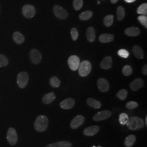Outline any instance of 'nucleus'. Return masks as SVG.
I'll return each mask as SVG.
<instances>
[{
  "label": "nucleus",
  "mask_w": 147,
  "mask_h": 147,
  "mask_svg": "<svg viewBox=\"0 0 147 147\" xmlns=\"http://www.w3.org/2000/svg\"><path fill=\"white\" fill-rule=\"evenodd\" d=\"M125 16V9L122 6H119L117 8V20L118 21H121L123 20Z\"/></svg>",
  "instance_id": "obj_27"
},
{
  "label": "nucleus",
  "mask_w": 147,
  "mask_h": 147,
  "mask_svg": "<svg viewBox=\"0 0 147 147\" xmlns=\"http://www.w3.org/2000/svg\"><path fill=\"white\" fill-rule=\"evenodd\" d=\"M118 55L121 58H128L129 56V53L125 49H120L118 51Z\"/></svg>",
  "instance_id": "obj_37"
},
{
  "label": "nucleus",
  "mask_w": 147,
  "mask_h": 147,
  "mask_svg": "<svg viewBox=\"0 0 147 147\" xmlns=\"http://www.w3.org/2000/svg\"><path fill=\"white\" fill-rule=\"evenodd\" d=\"M79 75L82 77H86L89 75L92 70V65L88 61H84L80 64Z\"/></svg>",
  "instance_id": "obj_3"
},
{
  "label": "nucleus",
  "mask_w": 147,
  "mask_h": 147,
  "mask_svg": "<svg viewBox=\"0 0 147 147\" xmlns=\"http://www.w3.org/2000/svg\"><path fill=\"white\" fill-rule=\"evenodd\" d=\"M127 96V92L126 89H121L117 94V96L121 100H124L126 99Z\"/></svg>",
  "instance_id": "obj_31"
},
{
  "label": "nucleus",
  "mask_w": 147,
  "mask_h": 147,
  "mask_svg": "<svg viewBox=\"0 0 147 147\" xmlns=\"http://www.w3.org/2000/svg\"><path fill=\"white\" fill-rule=\"evenodd\" d=\"M136 136L134 135H130L127 136L125 140L124 144L126 147H131L134 145L135 142L136 141Z\"/></svg>",
  "instance_id": "obj_25"
},
{
  "label": "nucleus",
  "mask_w": 147,
  "mask_h": 147,
  "mask_svg": "<svg viewBox=\"0 0 147 147\" xmlns=\"http://www.w3.org/2000/svg\"><path fill=\"white\" fill-rule=\"evenodd\" d=\"M144 81L142 79L137 78L134 80L130 84V87L134 91H137L142 88L144 86Z\"/></svg>",
  "instance_id": "obj_14"
},
{
  "label": "nucleus",
  "mask_w": 147,
  "mask_h": 147,
  "mask_svg": "<svg viewBox=\"0 0 147 147\" xmlns=\"http://www.w3.org/2000/svg\"><path fill=\"white\" fill-rule=\"evenodd\" d=\"M127 3H132L134 2L135 1H136V0H124Z\"/></svg>",
  "instance_id": "obj_41"
},
{
  "label": "nucleus",
  "mask_w": 147,
  "mask_h": 147,
  "mask_svg": "<svg viewBox=\"0 0 147 147\" xmlns=\"http://www.w3.org/2000/svg\"><path fill=\"white\" fill-rule=\"evenodd\" d=\"M140 29L136 27H130L125 30V33L129 37H136L140 34Z\"/></svg>",
  "instance_id": "obj_17"
},
{
  "label": "nucleus",
  "mask_w": 147,
  "mask_h": 147,
  "mask_svg": "<svg viewBox=\"0 0 147 147\" xmlns=\"http://www.w3.org/2000/svg\"><path fill=\"white\" fill-rule=\"evenodd\" d=\"M129 119V117L125 113H122L119 115V121L121 125H125Z\"/></svg>",
  "instance_id": "obj_34"
},
{
  "label": "nucleus",
  "mask_w": 147,
  "mask_h": 147,
  "mask_svg": "<svg viewBox=\"0 0 147 147\" xmlns=\"http://www.w3.org/2000/svg\"><path fill=\"white\" fill-rule=\"evenodd\" d=\"M56 99V95L53 92H50L44 95L42 97V102L45 104H50Z\"/></svg>",
  "instance_id": "obj_19"
},
{
  "label": "nucleus",
  "mask_w": 147,
  "mask_h": 147,
  "mask_svg": "<svg viewBox=\"0 0 147 147\" xmlns=\"http://www.w3.org/2000/svg\"><path fill=\"white\" fill-rule=\"evenodd\" d=\"M8 64V59L5 55L0 54V67H5Z\"/></svg>",
  "instance_id": "obj_35"
},
{
  "label": "nucleus",
  "mask_w": 147,
  "mask_h": 147,
  "mask_svg": "<svg viewBox=\"0 0 147 147\" xmlns=\"http://www.w3.org/2000/svg\"><path fill=\"white\" fill-rule=\"evenodd\" d=\"M142 73L144 75H147V65L145 64L142 68Z\"/></svg>",
  "instance_id": "obj_40"
},
{
  "label": "nucleus",
  "mask_w": 147,
  "mask_h": 147,
  "mask_svg": "<svg viewBox=\"0 0 147 147\" xmlns=\"http://www.w3.org/2000/svg\"><path fill=\"white\" fill-rule=\"evenodd\" d=\"M111 112L109 110H104L98 112L93 117L95 121H101L106 120L111 116Z\"/></svg>",
  "instance_id": "obj_10"
},
{
  "label": "nucleus",
  "mask_w": 147,
  "mask_h": 147,
  "mask_svg": "<svg viewBox=\"0 0 147 147\" xmlns=\"http://www.w3.org/2000/svg\"><path fill=\"white\" fill-rule=\"evenodd\" d=\"M22 13L23 16L26 18L31 19L36 15V10L33 5H26L23 6L22 8Z\"/></svg>",
  "instance_id": "obj_6"
},
{
  "label": "nucleus",
  "mask_w": 147,
  "mask_h": 147,
  "mask_svg": "<svg viewBox=\"0 0 147 147\" xmlns=\"http://www.w3.org/2000/svg\"><path fill=\"white\" fill-rule=\"evenodd\" d=\"M97 3H98V5H99V4L100 3V1H98V2H97Z\"/></svg>",
  "instance_id": "obj_44"
},
{
  "label": "nucleus",
  "mask_w": 147,
  "mask_h": 147,
  "mask_svg": "<svg viewBox=\"0 0 147 147\" xmlns=\"http://www.w3.org/2000/svg\"><path fill=\"white\" fill-rule=\"evenodd\" d=\"M112 65V59L111 56H107L102 59L100 63V67L102 69L107 70L111 68Z\"/></svg>",
  "instance_id": "obj_16"
},
{
  "label": "nucleus",
  "mask_w": 147,
  "mask_h": 147,
  "mask_svg": "<svg viewBox=\"0 0 147 147\" xmlns=\"http://www.w3.org/2000/svg\"><path fill=\"white\" fill-rule=\"evenodd\" d=\"M83 4H84L83 0H74V8L76 11H79L82 8Z\"/></svg>",
  "instance_id": "obj_33"
},
{
  "label": "nucleus",
  "mask_w": 147,
  "mask_h": 147,
  "mask_svg": "<svg viewBox=\"0 0 147 147\" xmlns=\"http://www.w3.org/2000/svg\"><path fill=\"white\" fill-rule=\"evenodd\" d=\"M146 125H147V117H146Z\"/></svg>",
  "instance_id": "obj_43"
},
{
  "label": "nucleus",
  "mask_w": 147,
  "mask_h": 147,
  "mask_svg": "<svg viewBox=\"0 0 147 147\" xmlns=\"http://www.w3.org/2000/svg\"><path fill=\"white\" fill-rule=\"evenodd\" d=\"M138 20L145 28H147V16H140L138 18Z\"/></svg>",
  "instance_id": "obj_36"
},
{
  "label": "nucleus",
  "mask_w": 147,
  "mask_h": 147,
  "mask_svg": "<svg viewBox=\"0 0 147 147\" xmlns=\"http://www.w3.org/2000/svg\"><path fill=\"white\" fill-rule=\"evenodd\" d=\"M75 104V101L73 98H68L63 100L60 103V107L64 110H69L72 109Z\"/></svg>",
  "instance_id": "obj_12"
},
{
  "label": "nucleus",
  "mask_w": 147,
  "mask_h": 147,
  "mask_svg": "<svg viewBox=\"0 0 147 147\" xmlns=\"http://www.w3.org/2000/svg\"><path fill=\"white\" fill-rule=\"evenodd\" d=\"M72 39L74 41H76L79 38V32L76 28H73L70 31Z\"/></svg>",
  "instance_id": "obj_39"
},
{
  "label": "nucleus",
  "mask_w": 147,
  "mask_h": 147,
  "mask_svg": "<svg viewBox=\"0 0 147 147\" xmlns=\"http://www.w3.org/2000/svg\"><path fill=\"white\" fill-rule=\"evenodd\" d=\"M49 119L47 117L40 115L37 117L34 122V128L38 132L45 131L48 127Z\"/></svg>",
  "instance_id": "obj_2"
},
{
  "label": "nucleus",
  "mask_w": 147,
  "mask_h": 147,
  "mask_svg": "<svg viewBox=\"0 0 147 147\" xmlns=\"http://www.w3.org/2000/svg\"><path fill=\"white\" fill-rule=\"evenodd\" d=\"M102 1H104V0H102Z\"/></svg>",
  "instance_id": "obj_46"
},
{
  "label": "nucleus",
  "mask_w": 147,
  "mask_h": 147,
  "mask_svg": "<svg viewBox=\"0 0 147 147\" xmlns=\"http://www.w3.org/2000/svg\"><path fill=\"white\" fill-rule=\"evenodd\" d=\"M30 58L33 64H38L42 61V56L39 50L36 49H32L30 53Z\"/></svg>",
  "instance_id": "obj_8"
},
{
  "label": "nucleus",
  "mask_w": 147,
  "mask_h": 147,
  "mask_svg": "<svg viewBox=\"0 0 147 147\" xmlns=\"http://www.w3.org/2000/svg\"><path fill=\"white\" fill-rule=\"evenodd\" d=\"M7 139L9 143L12 146L15 145L17 143L18 140V136L15 129L10 127L8 130L7 134Z\"/></svg>",
  "instance_id": "obj_7"
},
{
  "label": "nucleus",
  "mask_w": 147,
  "mask_h": 147,
  "mask_svg": "<svg viewBox=\"0 0 147 147\" xmlns=\"http://www.w3.org/2000/svg\"><path fill=\"white\" fill-rule=\"evenodd\" d=\"M100 130L99 126L97 125L90 126L86 128L84 131V135L87 136H92L96 134Z\"/></svg>",
  "instance_id": "obj_15"
},
{
  "label": "nucleus",
  "mask_w": 147,
  "mask_h": 147,
  "mask_svg": "<svg viewBox=\"0 0 147 147\" xmlns=\"http://www.w3.org/2000/svg\"><path fill=\"white\" fill-rule=\"evenodd\" d=\"M97 86L99 89L102 92H106L110 89L109 83L104 78H100L98 80Z\"/></svg>",
  "instance_id": "obj_11"
},
{
  "label": "nucleus",
  "mask_w": 147,
  "mask_h": 147,
  "mask_svg": "<svg viewBox=\"0 0 147 147\" xmlns=\"http://www.w3.org/2000/svg\"><path fill=\"white\" fill-rule=\"evenodd\" d=\"M100 147V146H98V147Z\"/></svg>",
  "instance_id": "obj_45"
},
{
  "label": "nucleus",
  "mask_w": 147,
  "mask_h": 147,
  "mask_svg": "<svg viewBox=\"0 0 147 147\" xmlns=\"http://www.w3.org/2000/svg\"><path fill=\"white\" fill-rule=\"evenodd\" d=\"M29 80V76L27 73L22 71L18 74L17 76V84L20 88H24L27 86Z\"/></svg>",
  "instance_id": "obj_4"
},
{
  "label": "nucleus",
  "mask_w": 147,
  "mask_h": 147,
  "mask_svg": "<svg viewBox=\"0 0 147 147\" xmlns=\"http://www.w3.org/2000/svg\"><path fill=\"white\" fill-rule=\"evenodd\" d=\"M132 52L134 53L135 56L137 59H141L144 57V53L142 49V48L138 46L135 45L132 47Z\"/></svg>",
  "instance_id": "obj_21"
},
{
  "label": "nucleus",
  "mask_w": 147,
  "mask_h": 147,
  "mask_svg": "<svg viewBox=\"0 0 147 147\" xmlns=\"http://www.w3.org/2000/svg\"><path fill=\"white\" fill-rule=\"evenodd\" d=\"M45 147H72V144L68 141H59L49 144Z\"/></svg>",
  "instance_id": "obj_23"
},
{
  "label": "nucleus",
  "mask_w": 147,
  "mask_h": 147,
  "mask_svg": "<svg viewBox=\"0 0 147 147\" xmlns=\"http://www.w3.org/2000/svg\"><path fill=\"white\" fill-rule=\"evenodd\" d=\"M86 37L88 41L92 42H94L96 38V33L93 27H89L86 31Z\"/></svg>",
  "instance_id": "obj_18"
},
{
  "label": "nucleus",
  "mask_w": 147,
  "mask_h": 147,
  "mask_svg": "<svg viewBox=\"0 0 147 147\" xmlns=\"http://www.w3.org/2000/svg\"><path fill=\"white\" fill-rule=\"evenodd\" d=\"M84 121V117L82 115L75 117L70 123V126L73 129H76L82 125Z\"/></svg>",
  "instance_id": "obj_13"
},
{
  "label": "nucleus",
  "mask_w": 147,
  "mask_h": 147,
  "mask_svg": "<svg viewBox=\"0 0 147 147\" xmlns=\"http://www.w3.org/2000/svg\"><path fill=\"white\" fill-rule=\"evenodd\" d=\"M13 38L17 44H21L25 42V37L19 32H15L13 34Z\"/></svg>",
  "instance_id": "obj_22"
},
{
  "label": "nucleus",
  "mask_w": 147,
  "mask_h": 147,
  "mask_svg": "<svg viewBox=\"0 0 147 147\" xmlns=\"http://www.w3.org/2000/svg\"><path fill=\"white\" fill-rule=\"evenodd\" d=\"M122 72L124 75L125 76H129L132 74V69L129 65H125L122 69Z\"/></svg>",
  "instance_id": "obj_32"
},
{
  "label": "nucleus",
  "mask_w": 147,
  "mask_h": 147,
  "mask_svg": "<svg viewBox=\"0 0 147 147\" xmlns=\"http://www.w3.org/2000/svg\"><path fill=\"white\" fill-rule=\"evenodd\" d=\"M126 124L130 130H138L144 126V121L142 118L138 117L133 116L129 118Z\"/></svg>",
  "instance_id": "obj_1"
},
{
  "label": "nucleus",
  "mask_w": 147,
  "mask_h": 147,
  "mask_svg": "<svg viewBox=\"0 0 147 147\" xmlns=\"http://www.w3.org/2000/svg\"><path fill=\"white\" fill-rule=\"evenodd\" d=\"M118 0H111V2L112 4H115L117 2H118Z\"/></svg>",
  "instance_id": "obj_42"
},
{
  "label": "nucleus",
  "mask_w": 147,
  "mask_h": 147,
  "mask_svg": "<svg viewBox=\"0 0 147 147\" xmlns=\"http://www.w3.org/2000/svg\"><path fill=\"white\" fill-rule=\"evenodd\" d=\"M138 106V103L135 101H129L126 104V108L129 110L135 109Z\"/></svg>",
  "instance_id": "obj_38"
},
{
  "label": "nucleus",
  "mask_w": 147,
  "mask_h": 147,
  "mask_svg": "<svg viewBox=\"0 0 147 147\" xmlns=\"http://www.w3.org/2000/svg\"><path fill=\"white\" fill-rule=\"evenodd\" d=\"M93 14V13L92 11H86L81 13L79 15V17L80 20L87 21L92 18Z\"/></svg>",
  "instance_id": "obj_26"
},
{
  "label": "nucleus",
  "mask_w": 147,
  "mask_h": 147,
  "mask_svg": "<svg viewBox=\"0 0 147 147\" xmlns=\"http://www.w3.org/2000/svg\"><path fill=\"white\" fill-rule=\"evenodd\" d=\"M137 12L138 14L143 15V16H147V3H144L142 5H140L137 9Z\"/></svg>",
  "instance_id": "obj_28"
},
{
  "label": "nucleus",
  "mask_w": 147,
  "mask_h": 147,
  "mask_svg": "<svg viewBox=\"0 0 147 147\" xmlns=\"http://www.w3.org/2000/svg\"><path fill=\"white\" fill-rule=\"evenodd\" d=\"M87 104L89 105V106L95 109H100L101 106V103L99 101L95 100L93 98H89L87 100Z\"/></svg>",
  "instance_id": "obj_24"
},
{
  "label": "nucleus",
  "mask_w": 147,
  "mask_h": 147,
  "mask_svg": "<svg viewBox=\"0 0 147 147\" xmlns=\"http://www.w3.org/2000/svg\"><path fill=\"white\" fill-rule=\"evenodd\" d=\"M50 84L53 88H57L61 84V81L57 77L53 76L50 79Z\"/></svg>",
  "instance_id": "obj_30"
},
{
  "label": "nucleus",
  "mask_w": 147,
  "mask_h": 147,
  "mask_svg": "<svg viewBox=\"0 0 147 147\" xmlns=\"http://www.w3.org/2000/svg\"><path fill=\"white\" fill-rule=\"evenodd\" d=\"M114 21V16L113 15H108L104 18V24L106 27H110L112 25Z\"/></svg>",
  "instance_id": "obj_29"
},
{
  "label": "nucleus",
  "mask_w": 147,
  "mask_h": 147,
  "mask_svg": "<svg viewBox=\"0 0 147 147\" xmlns=\"http://www.w3.org/2000/svg\"><path fill=\"white\" fill-rule=\"evenodd\" d=\"M53 11L55 16L61 20H65L68 17L67 11L60 5H55L53 8Z\"/></svg>",
  "instance_id": "obj_5"
},
{
  "label": "nucleus",
  "mask_w": 147,
  "mask_h": 147,
  "mask_svg": "<svg viewBox=\"0 0 147 147\" xmlns=\"http://www.w3.org/2000/svg\"><path fill=\"white\" fill-rule=\"evenodd\" d=\"M114 39V36L111 34L104 33L99 37V42L102 43L111 42Z\"/></svg>",
  "instance_id": "obj_20"
},
{
  "label": "nucleus",
  "mask_w": 147,
  "mask_h": 147,
  "mask_svg": "<svg viewBox=\"0 0 147 147\" xmlns=\"http://www.w3.org/2000/svg\"><path fill=\"white\" fill-rule=\"evenodd\" d=\"M68 63L69 68L71 70L76 71L79 68L80 59L78 56L72 55L69 58Z\"/></svg>",
  "instance_id": "obj_9"
}]
</instances>
